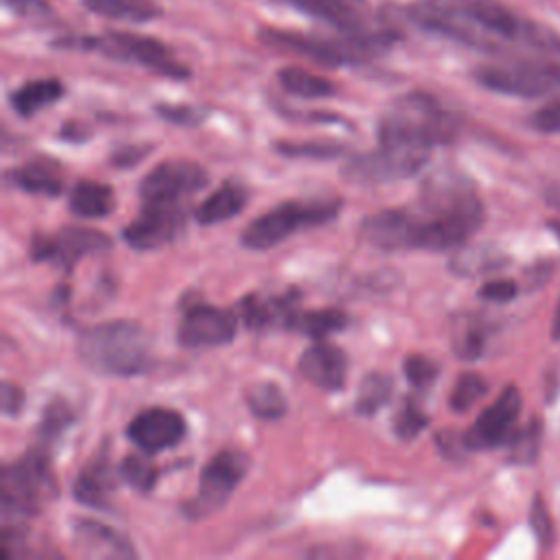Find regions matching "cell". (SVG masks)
Returning <instances> with one entry per match:
<instances>
[{
	"mask_svg": "<svg viewBox=\"0 0 560 560\" xmlns=\"http://www.w3.org/2000/svg\"><path fill=\"white\" fill-rule=\"evenodd\" d=\"M475 184L455 168L431 173L407 208H383L361 221V236L387 252L462 247L483 223Z\"/></svg>",
	"mask_w": 560,
	"mask_h": 560,
	"instance_id": "1",
	"label": "cell"
},
{
	"mask_svg": "<svg viewBox=\"0 0 560 560\" xmlns=\"http://www.w3.org/2000/svg\"><path fill=\"white\" fill-rule=\"evenodd\" d=\"M79 359L107 376H136L153 365L151 337L133 319H112L88 326L77 337Z\"/></svg>",
	"mask_w": 560,
	"mask_h": 560,
	"instance_id": "2",
	"label": "cell"
},
{
	"mask_svg": "<svg viewBox=\"0 0 560 560\" xmlns=\"http://www.w3.org/2000/svg\"><path fill=\"white\" fill-rule=\"evenodd\" d=\"M455 131V118L433 96L411 92L396 98L378 120V144L431 155V149L451 142Z\"/></svg>",
	"mask_w": 560,
	"mask_h": 560,
	"instance_id": "3",
	"label": "cell"
},
{
	"mask_svg": "<svg viewBox=\"0 0 560 560\" xmlns=\"http://www.w3.org/2000/svg\"><path fill=\"white\" fill-rule=\"evenodd\" d=\"M52 499H57V481L44 451L31 448L20 459L2 466V525H18V521L39 514Z\"/></svg>",
	"mask_w": 560,
	"mask_h": 560,
	"instance_id": "4",
	"label": "cell"
},
{
	"mask_svg": "<svg viewBox=\"0 0 560 560\" xmlns=\"http://www.w3.org/2000/svg\"><path fill=\"white\" fill-rule=\"evenodd\" d=\"M260 39L267 46L308 57L324 66H346L363 63L383 52L394 42V35L383 28L370 33H341L339 37H319L284 28H262Z\"/></svg>",
	"mask_w": 560,
	"mask_h": 560,
	"instance_id": "5",
	"label": "cell"
},
{
	"mask_svg": "<svg viewBox=\"0 0 560 560\" xmlns=\"http://www.w3.org/2000/svg\"><path fill=\"white\" fill-rule=\"evenodd\" d=\"M55 46L70 50H96L112 59L138 63L171 79H186L190 74L188 68L175 59L164 42L129 31H107L94 37H66L57 39Z\"/></svg>",
	"mask_w": 560,
	"mask_h": 560,
	"instance_id": "6",
	"label": "cell"
},
{
	"mask_svg": "<svg viewBox=\"0 0 560 560\" xmlns=\"http://www.w3.org/2000/svg\"><path fill=\"white\" fill-rule=\"evenodd\" d=\"M339 208V197L282 201L269 212L256 217L241 234V243L249 249H269L304 228H315L335 219Z\"/></svg>",
	"mask_w": 560,
	"mask_h": 560,
	"instance_id": "7",
	"label": "cell"
},
{
	"mask_svg": "<svg viewBox=\"0 0 560 560\" xmlns=\"http://www.w3.org/2000/svg\"><path fill=\"white\" fill-rule=\"evenodd\" d=\"M249 459L243 451L223 448L212 455L199 475V490L192 501L184 505L186 516L203 518L228 503L234 488L243 481Z\"/></svg>",
	"mask_w": 560,
	"mask_h": 560,
	"instance_id": "8",
	"label": "cell"
},
{
	"mask_svg": "<svg viewBox=\"0 0 560 560\" xmlns=\"http://www.w3.org/2000/svg\"><path fill=\"white\" fill-rule=\"evenodd\" d=\"M475 79L492 92L534 98L560 90V66L534 61L490 63L477 68Z\"/></svg>",
	"mask_w": 560,
	"mask_h": 560,
	"instance_id": "9",
	"label": "cell"
},
{
	"mask_svg": "<svg viewBox=\"0 0 560 560\" xmlns=\"http://www.w3.org/2000/svg\"><path fill=\"white\" fill-rule=\"evenodd\" d=\"M208 184V173L192 160H164L138 186L144 206H186Z\"/></svg>",
	"mask_w": 560,
	"mask_h": 560,
	"instance_id": "10",
	"label": "cell"
},
{
	"mask_svg": "<svg viewBox=\"0 0 560 560\" xmlns=\"http://www.w3.org/2000/svg\"><path fill=\"white\" fill-rule=\"evenodd\" d=\"M429 162V153L378 144L372 151L352 155L341 166L346 179L357 184H383L411 177Z\"/></svg>",
	"mask_w": 560,
	"mask_h": 560,
	"instance_id": "11",
	"label": "cell"
},
{
	"mask_svg": "<svg viewBox=\"0 0 560 560\" xmlns=\"http://www.w3.org/2000/svg\"><path fill=\"white\" fill-rule=\"evenodd\" d=\"M109 245H112V241L103 232L70 225V228H61L52 236H44V234L33 236L31 258L35 262L48 260V262L61 267L66 273H70L83 256L105 252V249H109Z\"/></svg>",
	"mask_w": 560,
	"mask_h": 560,
	"instance_id": "12",
	"label": "cell"
},
{
	"mask_svg": "<svg viewBox=\"0 0 560 560\" xmlns=\"http://www.w3.org/2000/svg\"><path fill=\"white\" fill-rule=\"evenodd\" d=\"M523 398L516 385H508L492 405H488L472 427L462 435V444L468 451H490L501 444H508L516 420L521 416Z\"/></svg>",
	"mask_w": 560,
	"mask_h": 560,
	"instance_id": "13",
	"label": "cell"
},
{
	"mask_svg": "<svg viewBox=\"0 0 560 560\" xmlns=\"http://www.w3.org/2000/svg\"><path fill=\"white\" fill-rule=\"evenodd\" d=\"M238 319L232 311L197 302L188 306L177 326V341L184 348H217L225 346L236 335Z\"/></svg>",
	"mask_w": 560,
	"mask_h": 560,
	"instance_id": "14",
	"label": "cell"
},
{
	"mask_svg": "<svg viewBox=\"0 0 560 560\" xmlns=\"http://www.w3.org/2000/svg\"><path fill=\"white\" fill-rule=\"evenodd\" d=\"M186 206H144L140 214L122 230V238L131 249L149 252L171 243L186 223Z\"/></svg>",
	"mask_w": 560,
	"mask_h": 560,
	"instance_id": "15",
	"label": "cell"
},
{
	"mask_svg": "<svg viewBox=\"0 0 560 560\" xmlns=\"http://www.w3.org/2000/svg\"><path fill=\"white\" fill-rule=\"evenodd\" d=\"M186 435L184 416L168 407H147L127 424V438L144 453H160Z\"/></svg>",
	"mask_w": 560,
	"mask_h": 560,
	"instance_id": "16",
	"label": "cell"
},
{
	"mask_svg": "<svg viewBox=\"0 0 560 560\" xmlns=\"http://www.w3.org/2000/svg\"><path fill=\"white\" fill-rule=\"evenodd\" d=\"M298 370L315 387L341 392L348 374V357L339 346L315 339V343L300 354Z\"/></svg>",
	"mask_w": 560,
	"mask_h": 560,
	"instance_id": "17",
	"label": "cell"
},
{
	"mask_svg": "<svg viewBox=\"0 0 560 560\" xmlns=\"http://www.w3.org/2000/svg\"><path fill=\"white\" fill-rule=\"evenodd\" d=\"M308 13L317 20L335 24L341 33H370L376 31L370 18L368 0H278Z\"/></svg>",
	"mask_w": 560,
	"mask_h": 560,
	"instance_id": "18",
	"label": "cell"
},
{
	"mask_svg": "<svg viewBox=\"0 0 560 560\" xmlns=\"http://www.w3.org/2000/svg\"><path fill=\"white\" fill-rule=\"evenodd\" d=\"M298 298H300L298 289H287L284 293H276L269 298H260L252 293L238 302V313L243 324L249 330H265L271 326L287 328L289 319L298 311Z\"/></svg>",
	"mask_w": 560,
	"mask_h": 560,
	"instance_id": "19",
	"label": "cell"
},
{
	"mask_svg": "<svg viewBox=\"0 0 560 560\" xmlns=\"http://www.w3.org/2000/svg\"><path fill=\"white\" fill-rule=\"evenodd\" d=\"M118 477H120V472H114L109 455L96 453L92 457V462L85 464L81 468V472L77 475L72 494L79 503H83L88 508H96V510L109 508Z\"/></svg>",
	"mask_w": 560,
	"mask_h": 560,
	"instance_id": "20",
	"label": "cell"
},
{
	"mask_svg": "<svg viewBox=\"0 0 560 560\" xmlns=\"http://www.w3.org/2000/svg\"><path fill=\"white\" fill-rule=\"evenodd\" d=\"M74 545L85 556L98 558H133V547L112 527L92 518H72Z\"/></svg>",
	"mask_w": 560,
	"mask_h": 560,
	"instance_id": "21",
	"label": "cell"
},
{
	"mask_svg": "<svg viewBox=\"0 0 560 560\" xmlns=\"http://www.w3.org/2000/svg\"><path fill=\"white\" fill-rule=\"evenodd\" d=\"M466 15L479 26L483 35H497L503 39H527L529 22H523L510 9L492 2V0H475L464 7Z\"/></svg>",
	"mask_w": 560,
	"mask_h": 560,
	"instance_id": "22",
	"label": "cell"
},
{
	"mask_svg": "<svg viewBox=\"0 0 560 560\" xmlns=\"http://www.w3.org/2000/svg\"><path fill=\"white\" fill-rule=\"evenodd\" d=\"M7 182L31 195L55 197L63 188L59 164L50 158H35L22 166L7 171Z\"/></svg>",
	"mask_w": 560,
	"mask_h": 560,
	"instance_id": "23",
	"label": "cell"
},
{
	"mask_svg": "<svg viewBox=\"0 0 560 560\" xmlns=\"http://www.w3.org/2000/svg\"><path fill=\"white\" fill-rule=\"evenodd\" d=\"M247 203V190L238 182H223L195 210V221L201 225H217L236 217Z\"/></svg>",
	"mask_w": 560,
	"mask_h": 560,
	"instance_id": "24",
	"label": "cell"
},
{
	"mask_svg": "<svg viewBox=\"0 0 560 560\" xmlns=\"http://www.w3.org/2000/svg\"><path fill=\"white\" fill-rule=\"evenodd\" d=\"M116 206L112 186L94 179H79L68 197V208L77 217L101 219L107 217Z\"/></svg>",
	"mask_w": 560,
	"mask_h": 560,
	"instance_id": "25",
	"label": "cell"
},
{
	"mask_svg": "<svg viewBox=\"0 0 560 560\" xmlns=\"http://www.w3.org/2000/svg\"><path fill=\"white\" fill-rule=\"evenodd\" d=\"M61 96H63L61 81L46 77V79H33V81L22 83L18 90L11 92L9 103L15 114H20L22 118H28V116L37 114L39 109L52 105Z\"/></svg>",
	"mask_w": 560,
	"mask_h": 560,
	"instance_id": "26",
	"label": "cell"
},
{
	"mask_svg": "<svg viewBox=\"0 0 560 560\" xmlns=\"http://www.w3.org/2000/svg\"><path fill=\"white\" fill-rule=\"evenodd\" d=\"M348 326V315L341 308H317V311H295L287 328L300 335L324 339Z\"/></svg>",
	"mask_w": 560,
	"mask_h": 560,
	"instance_id": "27",
	"label": "cell"
},
{
	"mask_svg": "<svg viewBox=\"0 0 560 560\" xmlns=\"http://www.w3.org/2000/svg\"><path fill=\"white\" fill-rule=\"evenodd\" d=\"M278 81L284 92L300 96V98H326L335 92L332 81L326 77H319L315 72H308L304 68L287 66L278 72Z\"/></svg>",
	"mask_w": 560,
	"mask_h": 560,
	"instance_id": "28",
	"label": "cell"
},
{
	"mask_svg": "<svg viewBox=\"0 0 560 560\" xmlns=\"http://www.w3.org/2000/svg\"><path fill=\"white\" fill-rule=\"evenodd\" d=\"M249 411L260 420H278L287 411V398L282 389L271 381H258L243 392Z\"/></svg>",
	"mask_w": 560,
	"mask_h": 560,
	"instance_id": "29",
	"label": "cell"
},
{
	"mask_svg": "<svg viewBox=\"0 0 560 560\" xmlns=\"http://www.w3.org/2000/svg\"><path fill=\"white\" fill-rule=\"evenodd\" d=\"M83 4L96 15L125 22H147L160 13L151 0H83Z\"/></svg>",
	"mask_w": 560,
	"mask_h": 560,
	"instance_id": "30",
	"label": "cell"
},
{
	"mask_svg": "<svg viewBox=\"0 0 560 560\" xmlns=\"http://www.w3.org/2000/svg\"><path fill=\"white\" fill-rule=\"evenodd\" d=\"M392 392H394V378L389 374H383V372L365 374L359 383L357 398H354L357 413L361 416L376 413L392 398Z\"/></svg>",
	"mask_w": 560,
	"mask_h": 560,
	"instance_id": "31",
	"label": "cell"
},
{
	"mask_svg": "<svg viewBox=\"0 0 560 560\" xmlns=\"http://www.w3.org/2000/svg\"><path fill=\"white\" fill-rule=\"evenodd\" d=\"M505 265V256L492 247H464L451 258V271L459 276H479Z\"/></svg>",
	"mask_w": 560,
	"mask_h": 560,
	"instance_id": "32",
	"label": "cell"
},
{
	"mask_svg": "<svg viewBox=\"0 0 560 560\" xmlns=\"http://www.w3.org/2000/svg\"><path fill=\"white\" fill-rule=\"evenodd\" d=\"M486 346V328L475 317H464L453 330V352L459 359L472 361L481 357Z\"/></svg>",
	"mask_w": 560,
	"mask_h": 560,
	"instance_id": "33",
	"label": "cell"
},
{
	"mask_svg": "<svg viewBox=\"0 0 560 560\" xmlns=\"http://www.w3.org/2000/svg\"><path fill=\"white\" fill-rule=\"evenodd\" d=\"M488 392V381L477 374V372H464L457 376L451 396H448V407L455 413H464L468 411L479 398H483Z\"/></svg>",
	"mask_w": 560,
	"mask_h": 560,
	"instance_id": "34",
	"label": "cell"
},
{
	"mask_svg": "<svg viewBox=\"0 0 560 560\" xmlns=\"http://www.w3.org/2000/svg\"><path fill=\"white\" fill-rule=\"evenodd\" d=\"M118 472H120V479H125L138 492H149L158 479V468L153 466V462L149 459V453L144 451L127 455L120 462Z\"/></svg>",
	"mask_w": 560,
	"mask_h": 560,
	"instance_id": "35",
	"label": "cell"
},
{
	"mask_svg": "<svg viewBox=\"0 0 560 560\" xmlns=\"http://www.w3.org/2000/svg\"><path fill=\"white\" fill-rule=\"evenodd\" d=\"M540 435H542V427L538 420H532L529 424H525L523 429L514 431L510 438V462L514 464H532L538 455V446H540Z\"/></svg>",
	"mask_w": 560,
	"mask_h": 560,
	"instance_id": "36",
	"label": "cell"
},
{
	"mask_svg": "<svg viewBox=\"0 0 560 560\" xmlns=\"http://www.w3.org/2000/svg\"><path fill=\"white\" fill-rule=\"evenodd\" d=\"M74 420V413L70 409V405L63 398H52L44 413H42V422H39V438L42 440H55L57 435H61Z\"/></svg>",
	"mask_w": 560,
	"mask_h": 560,
	"instance_id": "37",
	"label": "cell"
},
{
	"mask_svg": "<svg viewBox=\"0 0 560 560\" xmlns=\"http://www.w3.org/2000/svg\"><path fill=\"white\" fill-rule=\"evenodd\" d=\"M429 424V416L413 398H405L400 409L394 416V433L400 440H413Z\"/></svg>",
	"mask_w": 560,
	"mask_h": 560,
	"instance_id": "38",
	"label": "cell"
},
{
	"mask_svg": "<svg viewBox=\"0 0 560 560\" xmlns=\"http://www.w3.org/2000/svg\"><path fill=\"white\" fill-rule=\"evenodd\" d=\"M273 147H276L278 153H282L287 158H315V160H330V158H337L339 153L346 151L343 144L326 142V140H317V142H276Z\"/></svg>",
	"mask_w": 560,
	"mask_h": 560,
	"instance_id": "39",
	"label": "cell"
},
{
	"mask_svg": "<svg viewBox=\"0 0 560 560\" xmlns=\"http://www.w3.org/2000/svg\"><path fill=\"white\" fill-rule=\"evenodd\" d=\"M402 370L407 381L418 389H427L440 374L438 363L424 354H407L402 361Z\"/></svg>",
	"mask_w": 560,
	"mask_h": 560,
	"instance_id": "40",
	"label": "cell"
},
{
	"mask_svg": "<svg viewBox=\"0 0 560 560\" xmlns=\"http://www.w3.org/2000/svg\"><path fill=\"white\" fill-rule=\"evenodd\" d=\"M529 525H532V532L540 545V549H549L556 540V534H553V523H551V516L547 512V505L542 501L540 494L534 497L532 501V510H529Z\"/></svg>",
	"mask_w": 560,
	"mask_h": 560,
	"instance_id": "41",
	"label": "cell"
},
{
	"mask_svg": "<svg viewBox=\"0 0 560 560\" xmlns=\"http://www.w3.org/2000/svg\"><path fill=\"white\" fill-rule=\"evenodd\" d=\"M155 112L177 125H199L206 116V109L192 107V105H155Z\"/></svg>",
	"mask_w": 560,
	"mask_h": 560,
	"instance_id": "42",
	"label": "cell"
},
{
	"mask_svg": "<svg viewBox=\"0 0 560 560\" xmlns=\"http://www.w3.org/2000/svg\"><path fill=\"white\" fill-rule=\"evenodd\" d=\"M529 122L540 133H560V101L536 109Z\"/></svg>",
	"mask_w": 560,
	"mask_h": 560,
	"instance_id": "43",
	"label": "cell"
},
{
	"mask_svg": "<svg viewBox=\"0 0 560 560\" xmlns=\"http://www.w3.org/2000/svg\"><path fill=\"white\" fill-rule=\"evenodd\" d=\"M516 295V282L512 280H488L479 289V298L490 302H510Z\"/></svg>",
	"mask_w": 560,
	"mask_h": 560,
	"instance_id": "44",
	"label": "cell"
},
{
	"mask_svg": "<svg viewBox=\"0 0 560 560\" xmlns=\"http://www.w3.org/2000/svg\"><path fill=\"white\" fill-rule=\"evenodd\" d=\"M0 400H2V413L9 416V418L22 413V409H24V392H22L20 385H15L11 381L2 383Z\"/></svg>",
	"mask_w": 560,
	"mask_h": 560,
	"instance_id": "45",
	"label": "cell"
},
{
	"mask_svg": "<svg viewBox=\"0 0 560 560\" xmlns=\"http://www.w3.org/2000/svg\"><path fill=\"white\" fill-rule=\"evenodd\" d=\"M9 7H13L15 11H35V9H42L44 7V0H4Z\"/></svg>",
	"mask_w": 560,
	"mask_h": 560,
	"instance_id": "46",
	"label": "cell"
},
{
	"mask_svg": "<svg viewBox=\"0 0 560 560\" xmlns=\"http://www.w3.org/2000/svg\"><path fill=\"white\" fill-rule=\"evenodd\" d=\"M551 335H553V339H560V302L556 306V315H553V324H551Z\"/></svg>",
	"mask_w": 560,
	"mask_h": 560,
	"instance_id": "47",
	"label": "cell"
},
{
	"mask_svg": "<svg viewBox=\"0 0 560 560\" xmlns=\"http://www.w3.org/2000/svg\"><path fill=\"white\" fill-rule=\"evenodd\" d=\"M549 230L558 236V241H560V221H549Z\"/></svg>",
	"mask_w": 560,
	"mask_h": 560,
	"instance_id": "48",
	"label": "cell"
}]
</instances>
